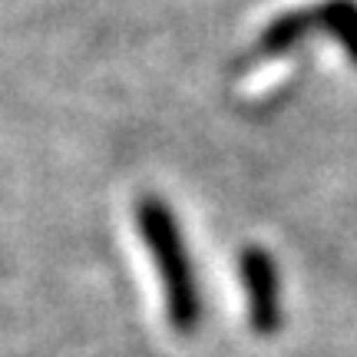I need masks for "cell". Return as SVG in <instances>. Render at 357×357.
Returning a JSON list of instances; mask_svg holds the SVG:
<instances>
[{
  "label": "cell",
  "mask_w": 357,
  "mask_h": 357,
  "mask_svg": "<svg viewBox=\"0 0 357 357\" xmlns=\"http://www.w3.org/2000/svg\"><path fill=\"white\" fill-rule=\"evenodd\" d=\"M136 229L159 271L169 324L178 334H192L202 324V291L176 212L159 195H142L136 202Z\"/></svg>",
  "instance_id": "cell-1"
},
{
  "label": "cell",
  "mask_w": 357,
  "mask_h": 357,
  "mask_svg": "<svg viewBox=\"0 0 357 357\" xmlns=\"http://www.w3.org/2000/svg\"><path fill=\"white\" fill-rule=\"evenodd\" d=\"M238 278H242V291H245V305H248V324L252 331L261 337L281 328V275L275 258L268 255L265 248L248 245L238 255Z\"/></svg>",
  "instance_id": "cell-2"
},
{
  "label": "cell",
  "mask_w": 357,
  "mask_h": 357,
  "mask_svg": "<svg viewBox=\"0 0 357 357\" xmlns=\"http://www.w3.org/2000/svg\"><path fill=\"white\" fill-rule=\"evenodd\" d=\"M318 26H321L318 7H294V10L281 13V17H275L261 30V37H258V56H284V53L294 50Z\"/></svg>",
  "instance_id": "cell-3"
},
{
  "label": "cell",
  "mask_w": 357,
  "mask_h": 357,
  "mask_svg": "<svg viewBox=\"0 0 357 357\" xmlns=\"http://www.w3.org/2000/svg\"><path fill=\"white\" fill-rule=\"evenodd\" d=\"M314 7H318V24L357 63V0H321Z\"/></svg>",
  "instance_id": "cell-4"
}]
</instances>
